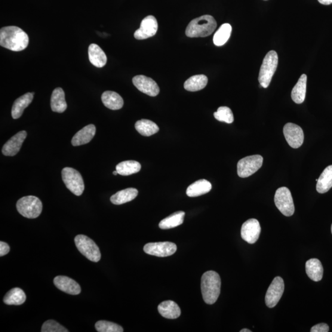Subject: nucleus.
<instances>
[{
    "label": "nucleus",
    "instance_id": "obj_6",
    "mask_svg": "<svg viewBox=\"0 0 332 332\" xmlns=\"http://www.w3.org/2000/svg\"><path fill=\"white\" fill-rule=\"evenodd\" d=\"M61 177L65 184L76 196H81L85 190V183L81 175L72 168H65L61 171Z\"/></svg>",
    "mask_w": 332,
    "mask_h": 332
},
{
    "label": "nucleus",
    "instance_id": "obj_41",
    "mask_svg": "<svg viewBox=\"0 0 332 332\" xmlns=\"http://www.w3.org/2000/svg\"><path fill=\"white\" fill-rule=\"evenodd\" d=\"M240 331H241V332H251L252 331L251 330H248V329L244 328V329H242V330H241Z\"/></svg>",
    "mask_w": 332,
    "mask_h": 332
},
{
    "label": "nucleus",
    "instance_id": "obj_36",
    "mask_svg": "<svg viewBox=\"0 0 332 332\" xmlns=\"http://www.w3.org/2000/svg\"><path fill=\"white\" fill-rule=\"evenodd\" d=\"M215 118L218 121L231 124L234 121V116L232 110L229 107H220L214 114Z\"/></svg>",
    "mask_w": 332,
    "mask_h": 332
},
{
    "label": "nucleus",
    "instance_id": "obj_40",
    "mask_svg": "<svg viewBox=\"0 0 332 332\" xmlns=\"http://www.w3.org/2000/svg\"><path fill=\"white\" fill-rule=\"evenodd\" d=\"M321 4L324 5H329L332 4V0H318Z\"/></svg>",
    "mask_w": 332,
    "mask_h": 332
},
{
    "label": "nucleus",
    "instance_id": "obj_22",
    "mask_svg": "<svg viewBox=\"0 0 332 332\" xmlns=\"http://www.w3.org/2000/svg\"><path fill=\"white\" fill-rule=\"evenodd\" d=\"M101 100L105 106L112 110L122 109L124 101L121 95L113 91H106L101 95Z\"/></svg>",
    "mask_w": 332,
    "mask_h": 332
},
{
    "label": "nucleus",
    "instance_id": "obj_5",
    "mask_svg": "<svg viewBox=\"0 0 332 332\" xmlns=\"http://www.w3.org/2000/svg\"><path fill=\"white\" fill-rule=\"evenodd\" d=\"M16 208L19 214L27 218H36L41 214L43 204L38 198L27 196L20 198L17 202Z\"/></svg>",
    "mask_w": 332,
    "mask_h": 332
},
{
    "label": "nucleus",
    "instance_id": "obj_24",
    "mask_svg": "<svg viewBox=\"0 0 332 332\" xmlns=\"http://www.w3.org/2000/svg\"><path fill=\"white\" fill-rule=\"evenodd\" d=\"M51 107L53 112L63 113L66 110L67 104L65 98V93L63 89H55L51 95Z\"/></svg>",
    "mask_w": 332,
    "mask_h": 332
},
{
    "label": "nucleus",
    "instance_id": "obj_27",
    "mask_svg": "<svg viewBox=\"0 0 332 332\" xmlns=\"http://www.w3.org/2000/svg\"><path fill=\"white\" fill-rule=\"evenodd\" d=\"M332 187V165L327 166L317 181L316 190L319 193H325Z\"/></svg>",
    "mask_w": 332,
    "mask_h": 332
},
{
    "label": "nucleus",
    "instance_id": "obj_39",
    "mask_svg": "<svg viewBox=\"0 0 332 332\" xmlns=\"http://www.w3.org/2000/svg\"><path fill=\"white\" fill-rule=\"evenodd\" d=\"M9 251H10V247L8 244L3 241L0 242V257L7 255Z\"/></svg>",
    "mask_w": 332,
    "mask_h": 332
},
{
    "label": "nucleus",
    "instance_id": "obj_14",
    "mask_svg": "<svg viewBox=\"0 0 332 332\" xmlns=\"http://www.w3.org/2000/svg\"><path fill=\"white\" fill-rule=\"evenodd\" d=\"M134 85L138 90L149 96L155 97L159 93V88L154 80L144 75H137L132 79Z\"/></svg>",
    "mask_w": 332,
    "mask_h": 332
},
{
    "label": "nucleus",
    "instance_id": "obj_11",
    "mask_svg": "<svg viewBox=\"0 0 332 332\" xmlns=\"http://www.w3.org/2000/svg\"><path fill=\"white\" fill-rule=\"evenodd\" d=\"M284 291V282L281 277H276L267 289L265 296L266 306L272 308L277 305Z\"/></svg>",
    "mask_w": 332,
    "mask_h": 332
},
{
    "label": "nucleus",
    "instance_id": "obj_43",
    "mask_svg": "<svg viewBox=\"0 0 332 332\" xmlns=\"http://www.w3.org/2000/svg\"><path fill=\"white\" fill-rule=\"evenodd\" d=\"M331 233H332V224H331Z\"/></svg>",
    "mask_w": 332,
    "mask_h": 332
},
{
    "label": "nucleus",
    "instance_id": "obj_19",
    "mask_svg": "<svg viewBox=\"0 0 332 332\" xmlns=\"http://www.w3.org/2000/svg\"><path fill=\"white\" fill-rule=\"evenodd\" d=\"M34 94V92H29L15 100L12 107V118L18 119L23 115L24 110L32 103Z\"/></svg>",
    "mask_w": 332,
    "mask_h": 332
},
{
    "label": "nucleus",
    "instance_id": "obj_42",
    "mask_svg": "<svg viewBox=\"0 0 332 332\" xmlns=\"http://www.w3.org/2000/svg\"><path fill=\"white\" fill-rule=\"evenodd\" d=\"M113 175H118V172H117V171H114V172H113Z\"/></svg>",
    "mask_w": 332,
    "mask_h": 332
},
{
    "label": "nucleus",
    "instance_id": "obj_12",
    "mask_svg": "<svg viewBox=\"0 0 332 332\" xmlns=\"http://www.w3.org/2000/svg\"><path fill=\"white\" fill-rule=\"evenodd\" d=\"M284 135L288 144L293 149H298L302 146L304 133L299 126L288 122L284 126Z\"/></svg>",
    "mask_w": 332,
    "mask_h": 332
},
{
    "label": "nucleus",
    "instance_id": "obj_13",
    "mask_svg": "<svg viewBox=\"0 0 332 332\" xmlns=\"http://www.w3.org/2000/svg\"><path fill=\"white\" fill-rule=\"evenodd\" d=\"M158 25L156 18L153 15L144 17L140 24L139 29L135 31V39L142 40L150 38L156 35Z\"/></svg>",
    "mask_w": 332,
    "mask_h": 332
},
{
    "label": "nucleus",
    "instance_id": "obj_15",
    "mask_svg": "<svg viewBox=\"0 0 332 332\" xmlns=\"http://www.w3.org/2000/svg\"><path fill=\"white\" fill-rule=\"evenodd\" d=\"M261 233L259 221L255 218H251L245 221L241 227V237L249 244H254L257 241Z\"/></svg>",
    "mask_w": 332,
    "mask_h": 332
},
{
    "label": "nucleus",
    "instance_id": "obj_29",
    "mask_svg": "<svg viewBox=\"0 0 332 332\" xmlns=\"http://www.w3.org/2000/svg\"><path fill=\"white\" fill-rule=\"evenodd\" d=\"M184 215L183 211L175 212L160 221L159 227L162 230H168L179 226L183 223Z\"/></svg>",
    "mask_w": 332,
    "mask_h": 332
},
{
    "label": "nucleus",
    "instance_id": "obj_30",
    "mask_svg": "<svg viewBox=\"0 0 332 332\" xmlns=\"http://www.w3.org/2000/svg\"><path fill=\"white\" fill-rule=\"evenodd\" d=\"M208 82V77L204 75L190 77L184 83V88L188 91L196 92L204 89Z\"/></svg>",
    "mask_w": 332,
    "mask_h": 332
},
{
    "label": "nucleus",
    "instance_id": "obj_28",
    "mask_svg": "<svg viewBox=\"0 0 332 332\" xmlns=\"http://www.w3.org/2000/svg\"><path fill=\"white\" fill-rule=\"evenodd\" d=\"M138 190L133 188L119 191L110 198L113 204L121 205L134 200L138 195Z\"/></svg>",
    "mask_w": 332,
    "mask_h": 332
},
{
    "label": "nucleus",
    "instance_id": "obj_2",
    "mask_svg": "<svg viewBox=\"0 0 332 332\" xmlns=\"http://www.w3.org/2000/svg\"><path fill=\"white\" fill-rule=\"evenodd\" d=\"M201 292L204 302L212 304L216 302L220 294L221 279L214 271H208L201 278Z\"/></svg>",
    "mask_w": 332,
    "mask_h": 332
},
{
    "label": "nucleus",
    "instance_id": "obj_16",
    "mask_svg": "<svg viewBox=\"0 0 332 332\" xmlns=\"http://www.w3.org/2000/svg\"><path fill=\"white\" fill-rule=\"evenodd\" d=\"M27 132L25 131L18 132L6 142L2 149L3 155L7 156H14L19 152L24 141L27 137Z\"/></svg>",
    "mask_w": 332,
    "mask_h": 332
},
{
    "label": "nucleus",
    "instance_id": "obj_23",
    "mask_svg": "<svg viewBox=\"0 0 332 332\" xmlns=\"http://www.w3.org/2000/svg\"><path fill=\"white\" fill-rule=\"evenodd\" d=\"M306 272L307 276L313 281L315 282L321 281L324 273L321 261L317 258H312L307 260L306 263Z\"/></svg>",
    "mask_w": 332,
    "mask_h": 332
},
{
    "label": "nucleus",
    "instance_id": "obj_34",
    "mask_svg": "<svg viewBox=\"0 0 332 332\" xmlns=\"http://www.w3.org/2000/svg\"><path fill=\"white\" fill-rule=\"evenodd\" d=\"M232 27L229 24H224L218 29L214 36V45L221 46L225 44L232 33Z\"/></svg>",
    "mask_w": 332,
    "mask_h": 332
},
{
    "label": "nucleus",
    "instance_id": "obj_31",
    "mask_svg": "<svg viewBox=\"0 0 332 332\" xmlns=\"http://www.w3.org/2000/svg\"><path fill=\"white\" fill-rule=\"evenodd\" d=\"M135 129L143 136L149 137L153 135L159 130L156 123L149 119H141L135 123Z\"/></svg>",
    "mask_w": 332,
    "mask_h": 332
},
{
    "label": "nucleus",
    "instance_id": "obj_33",
    "mask_svg": "<svg viewBox=\"0 0 332 332\" xmlns=\"http://www.w3.org/2000/svg\"><path fill=\"white\" fill-rule=\"evenodd\" d=\"M140 169L141 164L135 161H122L116 166V171L118 172V174L123 176L136 174Z\"/></svg>",
    "mask_w": 332,
    "mask_h": 332
},
{
    "label": "nucleus",
    "instance_id": "obj_17",
    "mask_svg": "<svg viewBox=\"0 0 332 332\" xmlns=\"http://www.w3.org/2000/svg\"><path fill=\"white\" fill-rule=\"evenodd\" d=\"M54 284L59 290L70 295H78L81 293V289L78 283L69 277L58 276L54 279Z\"/></svg>",
    "mask_w": 332,
    "mask_h": 332
},
{
    "label": "nucleus",
    "instance_id": "obj_7",
    "mask_svg": "<svg viewBox=\"0 0 332 332\" xmlns=\"http://www.w3.org/2000/svg\"><path fill=\"white\" fill-rule=\"evenodd\" d=\"M75 242L77 248L88 260L98 262L101 258V254L99 248L94 241L88 236L79 235L75 238Z\"/></svg>",
    "mask_w": 332,
    "mask_h": 332
},
{
    "label": "nucleus",
    "instance_id": "obj_38",
    "mask_svg": "<svg viewBox=\"0 0 332 332\" xmlns=\"http://www.w3.org/2000/svg\"><path fill=\"white\" fill-rule=\"evenodd\" d=\"M328 325L327 324H324V323L313 326L310 329V332H328Z\"/></svg>",
    "mask_w": 332,
    "mask_h": 332
},
{
    "label": "nucleus",
    "instance_id": "obj_9",
    "mask_svg": "<svg viewBox=\"0 0 332 332\" xmlns=\"http://www.w3.org/2000/svg\"><path fill=\"white\" fill-rule=\"evenodd\" d=\"M263 158L260 155H252L239 160L238 163V175L241 178H246L253 175L263 164Z\"/></svg>",
    "mask_w": 332,
    "mask_h": 332
},
{
    "label": "nucleus",
    "instance_id": "obj_10",
    "mask_svg": "<svg viewBox=\"0 0 332 332\" xmlns=\"http://www.w3.org/2000/svg\"><path fill=\"white\" fill-rule=\"evenodd\" d=\"M177 249L176 244L171 242L148 243L143 247L146 254L159 257L171 256Z\"/></svg>",
    "mask_w": 332,
    "mask_h": 332
},
{
    "label": "nucleus",
    "instance_id": "obj_26",
    "mask_svg": "<svg viewBox=\"0 0 332 332\" xmlns=\"http://www.w3.org/2000/svg\"><path fill=\"white\" fill-rule=\"evenodd\" d=\"M212 189V184L205 179L199 180L190 184L186 190L189 197H198L209 193Z\"/></svg>",
    "mask_w": 332,
    "mask_h": 332
},
{
    "label": "nucleus",
    "instance_id": "obj_4",
    "mask_svg": "<svg viewBox=\"0 0 332 332\" xmlns=\"http://www.w3.org/2000/svg\"><path fill=\"white\" fill-rule=\"evenodd\" d=\"M278 65V55L275 51L267 52L261 65L258 81L261 86L267 88L270 85Z\"/></svg>",
    "mask_w": 332,
    "mask_h": 332
},
{
    "label": "nucleus",
    "instance_id": "obj_25",
    "mask_svg": "<svg viewBox=\"0 0 332 332\" xmlns=\"http://www.w3.org/2000/svg\"><path fill=\"white\" fill-rule=\"evenodd\" d=\"M306 83L307 76L303 74L292 91L291 97L294 102L297 104L302 103L305 99Z\"/></svg>",
    "mask_w": 332,
    "mask_h": 332
},
{
    "label": "nucleus",
    "instance_id": "obj_1",
    "mask_svg": "<svg viewBox=\"0 0 332 332\" xmlns=\"http://www.w3.org/2000/svg\"><path fill=\"white\" fill-rule=\"evenodd\" d=\"M29 43V36L19 27L8 26L0 30V45L9 50L23 51L27 48Z\"/></svg>",
    "mask_w": 332,
    "mask_h": 332
},
{
    "label": "nucleus",
    "instance_id": "obj_3",
    "mask_svg": "<svg viewBox=\"0 0 332 332\" xmlns=\"http://www.w3.org/2000/svg\"><path fill=\"white\" fill-rule=\"evenodd\" d=\"M217 24L210 15H204L191 21L186 29V35L190 38L207 37L216 29Z\"/></svg>",
    "mask_w": 332,
    "mask_h": 332
},
{
    "label": "nucleus",
    "instance_id": "obj_21",
    "mask_svg": "<svg viewBox=\"0 0 332 332\" xmlns=\"http://www.w3.org/2000/svg\"><path fill=\"white\" fill-rule=\"evenodd\" d=\"M89 60L94 66L102 68L106 66L107 57L105 52L96 44H91L88 49Z\"/></svg>",
    "mask_w": 332,
    "mask_h": 332
},
{
    "label": "nucleus",
    "instance_id": "obj_35",
    "mask_svg": "<svg viewBox=\"0 0 332 332\" xmlns=\"http://www.w3.org/2000/svg\"><path fill=\"white\" fill-rule=\"evenodd\" d=\"M95 327L98 332H122L121 326L112 322L100 321L96 322Z\"/></svg>",
    "mask_w": 332,
    "mask_h": 332
},
{
    "label": "nucleus",
    "instance_id": "obj_20",
    "mask_svg": "<svg viewBox=\"0 0 332 332\" xmlns=\"http://www.w3.org/2000/svg\"><path fill=\"white\" fill-rule=\"evenodd\" d=\"M158 312L166 319H177L181 315V310L178 304L172 300L163 301L159 304Z\"/></svg>",
    "mask_w": 332,
    "mask_h": 332
},
{
    "label": "nucleus",
    "instance_id": "obj_37",
    "mask_svg": "<svg viewBox=\"0 0 332 332\" xmlns=\"http://www.w3.org/2000/svg\"><path fill=\"white\" fill-rule=\"evenodd\" d=\"M42 332H68L69 330L54 320H49L43 324Z\"/></svg>",
    "mask_w": 332,
    "mask_h": 332
},
{
    "label": "nucleus",
    "instance_id": "obj_8",
    "mask_svg": "<svg viewBox=\"0 0 332 332\" xmlns=\"http://www.w3.org/2000/svg\"><path fill=\"white\" fill-rule=\"evenodd\" d=\"M277 208L286 217L294 214L295 206L291 191L287 187H281L277 190L275 195Z\"/></svg>",
    "mask_w": 332,
    "mask_h": 332
},
{
    "label": "nucleus",
    "instance_id": "obj_32",
    "mask_svg": "<svg viewBox=\"0 0 332 332\" xmlns=\"http://www.w3.org/2000/svg\"><path fill=\"white\" fill-rule=\"evenodd\" d=\"M26 300L25 292L20 288H14L6 294L3 301L8 305H20Z\"/></svg>",
    "mask_w": 332,
    "mask_h": 332
},
{
    "label": "nucleus",
    "instance_id": "obj_18",
    "mask_svg": "<svg viewBox=\"0 0 332 332\" xmlns=\"http://www.w3.org/2000/svg\"><path fill=\"white\" fill-rule=\"evenodd\" d=\"M95 132L96 128L94 125L85 126L74 135L72 140L73 146L76 147L88 143L94 138Z\"/></svg>",
    "mask_w": 332,
    "mask_h": 332
}]
</instances>
